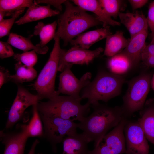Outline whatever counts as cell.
Here are the masks:
<instances>
[{
  "instance_id": "obj_1",
  "label": "cell",
  "mask_w": 154,
  "mask_h": 154,
  "mask_svg": "<svg viewBox=\"0 0 154 154\" xmlns=\"http://www.w3.org/2000/svg\"><path fill=\"white\" fill-rule=\"evenodd\" d=\"M92 112L78 123V128L89 142L96 146L110 129L126 118L121 107H110L98 103L92 105Z\"/></svg>"
},
{
  "instance_id": "obj_2",
  "label": "cell",
  "mask_w": 154,
  "mask_h": 154,
  "mask_svg": "<svg viewBox=\"0 0 154 154\" xmlns=\"http://www.w3.org/2000/svg\"><path fill=\"white\" fill-rule=\"evenodd\" d=\"M64 3L65 10L59 17L58 28L55 37L63 40L66 46L74 37L101 22L96 17L88 14L80 7L74 6L69 1L66 0Z\"/></svg>"
},
{
  "instance_id": "obj_3",
  "label": "cell",
  "mask_w": 154,
  "mask_h": 154,
  "mask_svg": "<svg viewBox=\"0 0 154 154\" xmlns=\"http://www.w3.org/2000/svg\"><path fill=\"white\" fill-rule=\"evenodd\" d=\"M125 81L123 75L100 71L94 79L83 89L81 97L87 99L91 105L98 103L99 100L107 102L120 94Z\"/></svg>"
},
{
  "instance_id": "obj_4",
  "label": "cell",
  "mask_w": 154,
  "mask_h": 154,
  "mask_svg": "<svg viewBox=\"0 0 154 154\" xmlns=\"http://www.w3.org/2000/svg\"><path fill=\"white\" fill-rule=\"evenodd\" d=\"M81 100L70 96L58 95L47 102L39 101L37 108L40 114L80 122L86 117L91 105L88 102L81 104Z\"/></svg>"
},
{
  "instance_id": "obj_5",
  "label": "cell",
  "mask_w": 154,
  "mask_h": 154,
  "mask_svg": "<svg viewBox=\"0 0 154 154\" xmlns=\"http://www.w3.org/2000/svg\"><path fill=\"white\" fill-rule=\"evenodd\" d=\"M54 43L49 59L33 84L40 100L50 99L58 96L55 90V81L62 49L60 39L55 37Z\"/></svg>"
},
{
  "instance_id": "obj_6",
  "label": "cell",
  "mask_w": 154,
  "mask_h": 154,
  "mask_svg": "<svg viewBox=\"0 0 154 154\" xmlns=\"http://www.w3.org/2000/svg\"><path fill=\"white\" fill-rule=\"evenodd\" d=\"M151 74L143 72L128 82L121 106L127 118L143 107L151 86Z\"/></svg>"
},
{
  "instance_id": "obj_7",
  "label": "cell",
  "mask_w": 154,
  "mask_h": 154,
  "mask_svg": "<svg viewBox=\"0 0 154 154\" xmlns=\"http://www.w3.org/2000/svg\"><path fill=\"white\" fill-rule=\"evenodd\" d=\"M40 115L43 125L44 135L54 148L66 137L78 133V123L74 121L55 116Z\"/></svg>"
},
{
  "instance_id": "obj_8",
  "label": "cell",
  "mask_w": 154,
  "mask_h": 154,
  "mask_svg": "<svg viewBox=\"0 0 154 154\" xmlns=\"http://www.w3.org/2000/svg\"><path fill=\"white\" fill-rule=\"evenodd\" d=\"M128 121L123 119L119 124L108 133L90 154H122L126 153V147L124 134L125 126Z\"/></svg>"
},
{
  "instance_id": "obj_9",
  "label": "cell",
  "mask_w": 154,
  "mask_h": 154,
  "mask_svg": "<svg viewBox=\"0 0 154 154\" xmlns=\"http://www.w3.org/2000/svg\"><path fill=\"white\" fill-rule=\"evenodd\" d=\"M40 100L37 95H34L22 86L18 85L16 97L9 110L5 129L13 127L21 120L25 110L37 104Z\"/></svg>"
},
{
  "instance_id": "obj_10",
  "label": "cell",
  "mask_w": 154,
  "mask_h": 154,
  "mask_svg": "<svg viewBox=\"0 0 154 154\" xmlns=\"http://www.w3.org/2000/svg\"><path fill=\"white\" fill-rule=\"evenodd\" d=\"M72 66H66L59 76V83L57 94L60 93L82 100L80 93L81 90L91 82V74L89 72L84 74L80 79L75 76L71 70Z\"/></svg>"
},
{
  "instance_id": "obj_11",
  "label": "cell",
  "mask_w": 154,
  "mask_h": 154,
  "mask_svg": "<svg viewBox=\"0 0 154 154\" xmlns=\"http://www.w3.org/2000/svg\"><path fill=\"white\" fill-rule=\"evenodd\" d=\"M126 154H149V146L144 132L137 121H129L124 129Z\"/></svg>"
},
{
  "instance_id": "obj_12",
  "label": "cell",
  "mask_w": 154,
  "mask_h": 154,
  "mask_svg": "<svg viewBox=\"0 0 154 154\" xmlns=\"http://www.w3.org/2000/svg\"><path fill=\"white\" fill-rule=\"evenodd\" d=\"M104 51L101 47L90 50L74 46L68 50H62L58 71L62 72L67 66L73 64L88 65L98 57Z\"/></svg>"
},
{
  "instance_id": "obj_13",
  "label": "cell",
  "mask_w": 154,
  "mask_h": 154,
  "mask_svg": "<svg viewBox=\"0 0 154 154\" xmlns=\"http://www.w3.org/2000/svg\"><path fill=\"white\" fill-rule=\"evenodd\" d=\"M16 131L12 132H0V139L5 146L3 154H24L28 139L26 125H18Z\"/></svg>"
},
{
  "instance_id": "obj_14",
  "label": "cell",
  "mask_w": 154,
  "mask_h": 154,
  "mask_svg": "<svg viewBox=\"0 0 154 154\" xmlns=\"http://www.w3.org/2000/svg\"><path fill=\"white\" fill-rule=\"evenodd\" d=\"M148 35L147 29L130 38L126 47L121 52L129 59L133 67L138 65L141 61L142 52L146 45Z\"/></svg>"
},
{
  "instance_id": "obj_15",
  "label": "cell",
  "mask_w": 154,
  "mask_h": 154,
  "mask_svg": "<svg viewBox=\"0 0 154 154\" xmlns=\"http://www.w3.org/2000/svg\"><path fill=\"white\" fill-rule=\"evenodd\" d=\"M118 16L121 23L129 32L130 38L148 29L146 17L143 14L137 11L134 13L120 12Z\"/></svg>"
},
{
  "instance_id": "obj_16",
  "label": "cell",
  "mask_w": 154,
  "mask_h": 154,
  "mask_svg": "<svg viewBox=\"0 0 154 154\" xmlns=\"http://www.w3.org/2000/svg\"><path fill=\"white\" fill-rule=\"evenodd\" d=\"M112 34L109 26L82 33L70 42L74 46L87 50L95 43Z\"/></svg>"
},
{
  "instance_id": "obj_17",
  "label": "cell",
  "mask_w": 154,
  "mask_h": 154,
  "mask_svg": "<svg viewBox=\"0 0 154 154\" xmlns=\"http://www.w3.org/2000/svg\"><path fill=\"white\" fill-rule=\"evenodd\" d=\"M59 13L58 10L51 9L50 5H49L47 6L40 5L34 2L33 4L28 8L23 16L15 23L20 25L54 16Z\"/></svg>"
},
{
  "instance_id": "obj_18",
  "label": "cell",
  "mask_w": 154,
  "mask_h": 154,
  "mask_svg": "<svg viewBox=\"0 0 154 154\" xmlns=\"http://www.w3.org/2000/svg\"><path fill=\"white\" fill-rule=\"evenodd\" d=\"M77 6L84 10L94 13L98 20L103 24V27L108 25L112 26H120V23L112 19L105 12L98 0H74L72 1Z\"/></svg>"
},
{
  "instance_id": "obj_19",
  "label": "cell",
  "mask_w": 154,
  "mask_h": 154,
  "mask_svg": "<svg viewBox=\"0 0 154 154\" xmlns=\"http://www.w3.org/2000/svg\"><path fill=\"white\" fill-rule=\"evenodd\" d=\"M140 115L137 121L147 140L154 144V103L145 102L140 110Z\"/></svg>"
},
{
  "instance_id": "obj_20",
  "label": "cell",
  "mask_w": 154,
  "mask_h": 154,
  "mask_svg": "<svg viewBox=\"0 0 154 154\" xmlns=\"http://www.w3.org/2000/svg\"><path fill=\"white\" fill-rule=\"evenodd\" d=\"M62 142V154H90L88 147L90 142L82 133L66 137Z\"/></svg>"
},
{
  "instance_id": "obj_21",
  "label": "cell",
  "mask_w": 154,
  "mask_h": 154,
  "mask_svg": "<svg viewBox=\"0 0 154 154\" xmlns=\"http://www.w3.org/2000/svg\"><path fill=\"white\" fill-rule=\"evenodd\" d=\"M30 35L26 38L15 33H10L7 42L11 45L18 49L22 50L24 52L33 50L36 53L42 54L47 53L49 48L47 46H43L39 43L34 45L31 41L30 38L32 36Z\"/></svg>"
},
{
  "instance_id": "obj_22",
  "label": "cell",
  "mask_w": 154,
  "mask_h": 154,
  "mask_svg": "<svg viewBox=\"0 0 154 154\" xmlns=\"http://www.w3.org/2000/svg\"><path fill=\"white\" fill-rule=\"evenodd\" d=\"M130 39L124 36L123 32L118 31L106 38L104 56L111 57L121 52L127 46Z\"/></svg>"
},
{
  "instance_id": "obj_23",
  "label": "cell",
  "mask_w": 154,
  "mask_h": 154,
  "mask_svg": "<svg viewBox=\"0 0 154 154\" xmlns=\"http://www.w3.org/2000/svg\"><path fill=\"white\" fill-rule=\"evenodd\" d=\"M107 66L110 72L119 75L125 74L133 67L130 60L121 52L110 57Z\"/></svg>"
},
{
  "instance_id": "obj_24",
  "label": "cell",
  "mask_w": 154,
  "mask_h": 154,
  "mask_svg": "<svg viewBox=\"0 0 154 154\" xmlns=\"http://www.w3.org/2000/svg\"><path fill=\"white\" fill-rule=\"evenodd\" d=\"M15 73L10 76V81L17 84L23 83L33 80L36 77L37 72L33 67H28L18 62L15 64Z\"/></svg>"
},
{
  "instance_id": "obj_25",
  "label": "cell",
  "mask_w": 154,
  "mask_h": 154,
  "mask_svg": "<svg viewBox=\"0 0 154 154\" xmlns=\"http://www.w3.org/2000/svg\"><path fill=\"white\" fill-rule=\"evenodd\" d=\"M57 25L56 21L48 24H45L41 21L38 23L35 26L33 34L35 35L39 36L40 39L39 43L41 45L46 46L48 43L54 38Z\"/></svg>"
},
{
  "instance_id": "obj_26",
  "label": "cell",
  "mask_w": 154,
  "mask_h": 154,
  "mask_svg": "<svg viewBox=\"0 0 154 154\" xmlns=\"http://www.w3.org/2000/svg\"><path fill=\"white\" fill-rule=\"evenodd\" d=\"M33 3L31 0H0V11L5 16H12L17 11L29 7Z\"/></svg>"
},
{
  "instance_id": "obj_27",
  "label": "cell",
  "mask_w": 154,
  "mask_h": 154,
  "mask_svg": "<svg viewBox=\"0 0 154 154\" xmlns=\"http://www.w3.org/2000/svg\"><path fill=\"white\" fill-rule=\"evenodd\" d=\"M37 104L33 106L32 117L29 123L26 125L29 137H40L44 135L43 124L37 108Z\"/></svg>"
},
{
  "instance_id": "obj_28",
  "label": "cell",
  "mask_w": 154,
  "mask_h": 154,
  "mask_svg": "<svg viewBox=\"0 0 154 154\" xmlns=\"http://www.w3.org/2000/svg\"><path fill=\"white\" fill-rule=\"evenodd\" d=\"M99 3L104 11L110 17L114 18L118 16L120 11L125 8V4L121 0H99Z\"/></svg>"
},
{
  "instance_id": "obj_29",
  "label": "cell",
  "mask_w": 154,
  "mask_h": 154,
  "mask_svg": "<svg viewBox=\"0 0 154 154\" xmlns=\"http://www.w3.org/2000/svg\"><path fill=\"white\" fill-rule=\"evenodd\" d=\"M13 56L14 59L16 61L29 67H33L37 61L36 52L34 50L21 54H15Z\"/></svg>"
},
{
  "instance_id": "obj_30",
  "label": "cell",
  "mask_w": 154,
  "mask_h": 154,
  "mask_svg": "<svg viewBox=\"0 0 154 154\" xmlns=\"http://www.w3.org/2000/svg\"><path fill=\"white\" fill-rule=\"evenodd\" d=\"M25 9L20 10L17 12L12 17L7 19H3L0 22V37L10 35V31L15 19L23 13Z\"/></svg>"
},
{
  "instance_id": "obj_31",
  "label": "cell",
  "mask_w": 154,
  "mask_h": 154,
  "mask_svg": "<svg viewBox=\"0 0 154 154\" xmlns=\"http://www.w3.org/2000/svg\"><path fill=\"white\" fill-rule=\"evenodd\" d=\"M14 51L11 45L7 42L0 41V57L4 59L14 56Z\"/></svg>"
},
{
  "instance_id": "obj_32",
  "label": "cell",
  "mask_w": 154,
  "mask_h": 154,
  "mask_svg": "<svg viewBox=\"0 0 154 154\" xmlns=\"http://www.w3.org/2000/svg\"><path fill=\"white\" fill-rule=\"evenodd\" d=\"M146 18L148 27L151 31L152 35H154V0L149 5Z\"/></svg>"
},
{
  "instance_id": "obj_33",
  "label": "cell",
  "mask_w": 154,
  "mask_h": 154,
  "mask_svg": "<svg viewBox=\"0 0 154 154\" xmlns=\"http://www.w3.org/2000/svg\"><path fill=\"white\" fill-rule=\"evenodd\" d=\"M10 75L9 71L4 67L0 68V88L5 83L10 81Z\"/></svg>"
},
{
  "instance_id": "obj_34",
  "label": "cell",
  "mask_w": 154,
  "mask_h": 154,
  "mask_svg": "<svg viewBox=\"0 0 154 154\" xmlns=\"http://www.w3.org/2000/svg\"><path fill=\"white\" fill-rule=\"evenodd\" d=\"M152 36L151 42L149 44L146 45L141 55L148 56L154 58V35H152Z\"/></svg>"
},
{
  "instance_id": "obj_35",
  "label": "cell",
  "mask_w": 154,
  "mask_h": 154,
  "mask_svg": "<svg viewBox=\"0 0 154 154\" xmlns=\"http://www.w3.org/2000/svg\"><path fill=\"white\" fill-rule=\"evenodd\" d=\"M66 1V0H34L33 2L38 4L40 3H45L50 5H52L59 10L61 11V4L64 3Z\"/></svg>"
},
{
  "instance_id": "obj_36",
  "label": "cell",
  "mask_w": 154,
  "mask_h": 154,
  "mask_svg": "<svg viewBox=\"0 0 154 154\" xmlns=\"http://www.w3.org/2000/svg\"><path fill=\"white\" fill-rule=\"evenodd\" d=\"M128 1L133 10L142 7L148 1L147 0H129Z\"/></svg>"
},
{
  "instance_id": "obj_37",
  "label": "cell",
  "mask_w": 154,
  "mask_h": 154,
  "mask_svg": "<svg viewBox=\"0 0 154 154\" xmlns=\"http://www.w3.org/2000/svg\"><path fill=\"white\" fill-rule=\"evenodd\" d=\"M39 143V141L38 139L35 140L33 143L30 150L27 154H35L36 148Z\"/></svg>"
},
{
  "instance_id": "obj_38",
  "label": "cell",
  "mask_w": 154,
  "mask_h": 154,
  "mask_svg": "<svg viewBox=\"0 0 154 154\" xmlns=\"http://www.w3.org/2000/svg\"><path fill=\"white\" fill-rule=\"evenodd\" d=\"M151 84L152 89L154 91V74L151 78Z\"/></svg>"
},
{
  "instance_id": "obj_39",
  "label": "cell",
  "mask_w": 154,
  "mask_h": 154,
  "mask_svg": "<svg viewBox=\"0 0 154 154\" xmlns=\"http://www.w3.org/2000/svg\"><path fill=\"white\" fill-rule=\"evenodd\" d=\"M37 154H42V153H38Z\"/></svg>"
}]
</instances>
